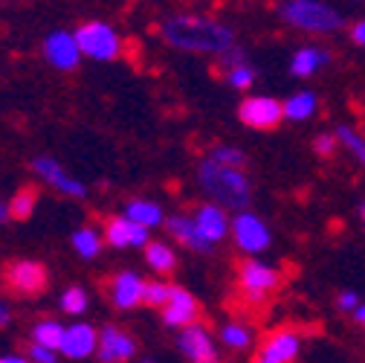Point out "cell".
I'll list each match as a JSON object with an SVG mask.
<instances>
[{
    "mask_svg": "<svg viewBox=\"0 0 365 363\" xmlns=\"http://www.w3.org/2000/svg\"><path fill=\"white\" fill-rule=\"evenodd\" d=\"M160 35L168 47L182 53H200V56L203 53L220 56L235 44V32L230 26L200 15H171L163 21Z\"/></svg>",
    "mask_w": 365,
    "mask_h": 363,
    "instance_id": "6da1fadb",
    "label": "cell"
},
{
    "mask_svg": "<svg viewBox=\"0 0 365 363\" xmlns=\"http://www.w3.org/2000/svg\"><path fill=\"white\" fill-rule=\"evenodd\" d=\"M197 184L206 198L226 209H247L252 201V184L244 174V166H223L206 157L197 166Z\"/></svg>",
    "mask_w": 365,
    "mask_h": 363,
    "instance_id": "7a4b0ae2",
    "label": "cell"
},
{
    "mask_svg": "<svg viewBox=\"0 0 365 363\" xmlns=\"http://www.w3.org/2000/svg\"><path fill=\"white\" fill-rule=\"evenodd\" d=\"M279 15L293 29H302L310 35H331L342 29V15L334 6H328L325 0H287L279 9Z\"/></svg>",
    "mask_w": 365,
    "mask_h": 363,
    "instance_id": "3957f363",
    "label": "cell"
},
{
    "mask_svg": "<svg viewBox=\"0 0 365 363\" xmlns=\"http://www.w3.org/2000/svg\"><path fill=\"white\" fill-rule=\"evenodd\" d=\"M73 35H76L78 47H81V56H90L96 61H113V59L122 56V38L116 35V29H110L102 21L81 24Z\"/></svg>",
    "mask_w": 365,
    "mask_h": 363,
    "instance_id": "277c9868",
    "label": "cell"
},
{
    "mask_svg": "<svg viewBox=\"0 0 365 363\" xmlns=\"http://www.w3.org/2000/svg\"><path fill=\"white\" fill-rule=\"evenodd\" d=\"M282 285V274L258 259H244L238 264V288L250 299H264Z\"/></svg>",
    "mask_w": 365,
    "mask_h": 363,
    "instance_id": "5b68a950",
    "label": "cell"
},
{
    "mask_svg": "<svg viewBox=\"0 0 365 363\" xmlns=\"http://www.w3.org/2000/svg\"><path fill=\"white\" fill-rule=\"evenodd\" d=\"M230 236L235 239L238 250H244L247 256H255V253H264L269 244H272V233L269 227L252 215V212H238L232 227H230Z\"/></svg>",
    "mask_w": 365,
    "mask_h": 363,
    "instance_id": "8992f818",
    "label": "cell"
},
{
    "mask_svg": "<svg viewBox=\"0 0 365 363\" xmlns=\"http://www.w3.org/2000/svg\"><path fill=\"white\" fill-rule=\"evenodd\" d=\"M238 119L255 131H272L284 119V102L269 96H247L238 108Z\"/></svg>",
    "mask_w": 365,
    "mask_h": 363,
    "instance_id": "52a82bcc",
    "label": "cell"
},
{
    "mask_svg": "<svg viewBox=\"0 0 365 363\" xmlns=\"http://www.w3.org/2000/svg\"><path fill=\"white\" fill-rule=\"evenodd\" d=\"M4 282L12 294L35 297V294H41L43 288H47V267H43L41 262H29V259L12 262L4 270Z\"/></svg>",
    "mask_w": 365,
    "mask_h": 363,
    "instance_id": "ba28073f",
    "label": "cell"
},
{
    "mask_svg": "<svg viewBox=\"0 0 365 363\" xmlns=\"http://www.w3.org/2000/svg\"><path fill=\"white\" fill-rule=\"evenodd\" d=\"M299 354H302V334L293 329H276L261 340L255 360H261V363H293Z\"/></svg>",
    "mask_w": 365,
    "mask_h": 363,
    "instance_id": "9c48e42d",
    "label": "cell"
},
{
    "mask_svg": "<svg viewBox=\"0 0 365 363\" xmlns=\"http://www.w3.org/2000/svg\"><path fill=\"white\" fill-rule=\"evenodd\" d=\"M160 314H163V323H165V326L182 329V326H192V323L200 320V302H197L186 288L171 285L168 299L163 302Z\"/></svg>",
    "mask_w": 365,
    "mask_h": 363,
    "instance_id": "30bf717a",
    "label": "cell"
},
{
    "mask_svg": "<svg viewBox=\"0 0 365 363\" xmlns=\"http://www.w3.org/2000/svg\"><path fill=\"white\" fill-rule=\"evenodd\" d=\"M105 242L110 247H145L151 242V233H148V227L143 224H136L133 218L128 215H113L105 221Z\"/></svg>",
    "mask_w": 365,
    "mask_h": 363,
    "instance_id": "8fae6325",
    "label": "cell"
},
{
    "mask_svg": "<svg viewBox=\"0 0 365 363\" xmlns=\"http://www.w3.org/2000/svg\"><path fill=\"white\" fill-rule=\"evenodd\" d=\"M177 346H180L182 357H189V360H195V363H215V360H217V346H215L212 334H209L203 326H197V323L180 329Z\"/></svg>",
    "mask_w": 365,
    "mask_h": 363,
    "instance_id": "7c38bea8",
    "label": "cell"
},
{
    "mask_svg": "<svg viewBox=\"0 0 365 363\" xmlns=\"http://www.w3.org/2000/svg\"><path fill=\"white\" fill-rule=\"evenodd\" d=\"M43 56H47V61L56 70L70 73L81 61V47H78L76 35H70V32H53L47 41H43Z\"/></svg>",
    "mask_w": 365,
    "mask_h": 363,
    "instance_id": "4fadbf2b",
    "label": "cell"
},
{
    "mask_svg": "<svg viewBox=\"0 0 365 363\" xmlns=\"http://www.w3.org/2000/svg\"><path fill=\"white\" fill-rule=\"evenodd\" d=\"M32 169L41 174V180H47L53 189H58L61 195H70V198H84L87 195V187L81 180H76L73 174H67L61 169V163H56L53 157H35Z\"/></svg>",
    "mask_w": 365,
    "mask_h": 363,
    "instance_id": "5bb4252c",
    "label": "cell"
},
{
    "mask_svg": "<svg viewBox=\"0 0 365 363\" xmlns=\"http://www.w3.org/2000/svg\"><path fill=\"white\" fill-rule=\"evenodd\" d=\"M165 230L171 233L174 242H180L186 250H195V253H212L215 244L200 233V227L192 215H171L165 218Z\"/></svg>",
    "mask_w": 365,
    "mask_h": 363,
    "instance_id": "9a60e30c",
    "label": "cell"
},
{
    "mask_svg": "<svg viewBox=\"0 0 365 363\" xmlns=\"http://www.w3.org/2000/svg\"><path fill=\"white\" fill-rule=\"evenodd\" d=\"M99 349V332L87 323H76L70 329H64V340H61V354L64 357H73V360H81V357H90Z\"/></svg>",
    "mask_w": 365,
    "mask_h": 363,
    "instance_id": "2e32d148",
    "label": "cell"
},
{
    "mask_svg": "<svg viewBox=\"0 0 365 363\" xmlns=\"http://www.w3.org/2000/svg\"><path fill=\"white\" fill-rule=\"evenodd\" d=\"M108 297L116 308L128 311V308H136V305H143V297H145V282L143 277H136L130 274V270H125V274L113 277V282L108 285Z\"/></svg>",
    "mask_w": 365,
    "mask_h": 363,
    "instance_id": "e0dca14e",
    "label": "cell"
},
{
    "mask_svg": "<svg viewBox=\"0 0 365 363\" xmlns=\"http://www.w3.org/2000/svg\"><path fill=\"white\" fill-rule=\"evenodd\" d=\"M99 357L108 363H119V360H130L136 354V340L130 334H125L122 329H105L99 334Z\"/></svg>",
    "mask_w": 365,
    "mask_h": 363,
    "instance_id": "ac0fdd59",
    "label": "cell"
},
{
    "mask_svg": "<svg viewBox=\"0 0 365 363\" xmlns=\"http://www.w3.org/2000/svg\"><path fill=\"white\" fill-rule=\"evenodd\" d=\"M195 221H197V227H200V233H203L212 244L223 242L226 233H230V227H232V221L226 218V207H220V204H215V201H212V204H203V207L197 209Z\"/></svg>",
    "mask_w": 365,
    "mask_h": 363,
    "instance_id": "d6986e66",
    "label": "cell"
},
{
    "mask_svg": "<svg viewBox=\"0 0 365 363\" xmlns=\"http://www.w3.org/2000/svg\"><path fill=\"white\" fill-rule=\"evenodd\" d=\"M331 61V53L319 50V47H302L293 59H290V73L304 79V76H313L319 67H325Z\"/></svg>",
    "mask_w": 365,
    "mask_h": 363,
    "instance_id": "ffe728a7",
    "label": "cell"
},
{
    "mask_svg": "<svg viewBox=\"0 0 365 363\" xmlns=\"http://www.w3.org/2000/svg\"><path fill=\"white\" fill-rule=\"evenodd\" d=\"M145 262H148V267L154 270L157 277H168V274H174V267H177V253L165 242H148L145 244Z\"/></svg>",
    "mask_w": 365,
    "mask_h": 363,
    "instance_id": "44dd1931",
    "label": "cell"
},
{
    "mask_svg": "<svg viewBox=\"0 0 365 363\" xmlns=\"http://www.w3.org/2000/svg\"><path fill=\"white\" fill-rule=\"evenodd\" d=\"M125 215L128 218H133L136 224H143V227H160L163 221H165V215H163V207L160 204H154V201H143V198H136V201H128V207H125Z\"/></svg>",
    "mask_w": 365,
    "mask_h": 363,
    "instance_id": "7402d4cb",
    "label": "cell"
},
{
    "mask_svg": "<svg viewBox=\"0 0 365 363\" xmlns=\"http://www.w3.org/2000/svg\"><path fill=\"white\" fill-rule=\"evenodd\" d=\"M316 108H319L316 94H313V90H302V94H293V96L284 102V119H290V122H304V119H310V116L316 114Z\"/></svg>",
    "mask_w": 365,
    "mask_h": 363,
    "instance_id": "603a6c76",
    "label": "cell"
},
{
    "mask_svg": "<svg viewBox=\"0 0 365 363\" xmlns=\"http://www.w3.org/2000/svg\"><path fill=\"white\" fill-rule=\"evenodd\" d=\"M73 247L81 259H96L102 250V236L93 230V227H78L73 233Z\"/></svg>",
    "mask_w": 365,
    "mask_h": 363,
    "instance_id": "cb8c5ba5",
    "label": "cell"
},
{
    "mask_svg": "<svg viewBox=\"0 0 365 363\" xmlns=\"http://www.w3.org/2000/svg\"><path fill=\"white\" fill-rule=\"evenodd\" d=\"M61 340H64V326L61 323H56V320L35 323L32 343H41V346H47V349H61Z\"/></svg>",
    "mask_w": 365,
    "mask_h": 363,
    "instance_id": "d4e9b609",
    "label": "cell"
},
{
    "mask_svg": "<svg viewBox=\"0 0 365 363\" xmlns=\"http://www.w3.org/2000/svg\"><path fill=\"white\" fill-rule=\"evenodd\" d=\"M220 340H223L226 349H232V352H247V349H252V332H250L247 326H241V323H226V326L220 329Z\"/></svg>",
    "mask_w": 365,
    "mask_h": 363,
    "instance_id": "484cf974",
    "label": "cell"
},
{
    "mask_svg": "<svg viewBox=\"0 0 365 363\" xmlns=\"http://www.w3.org/2000/svg\"><path fill=\"white\" fill-rule=\"evenodd\" d=\"M35 204H38V189H35V187H24V189H18V192L12 195V201H9V218H15V221H26V218L32 215Z\"/></svg>",
    "mask_w": 365,
    "mask_h": 363,
    "instance_id": "4316f807",
    "label": "cell"
},
{
    "mask_svg": "<svg viewBox=\"0 0 365 363\" xmlns=\"http://www.w3.org/2000/svg\"><path fill=\"white\" fill-rule=\"evenodd\" d=\"M336 140L342 143V149L351 151V157H354L359 166H365V137H362L359 131H354L351 125H339V128H336Z\"/></svg>",
    "mask_w": 365,
    "mask_h": 363,
    "instance_id": "83f0119b",
    "label": "cell"
},
{
    "mask_svg": "<svg viewBox=\"0 0 365 363\" xmlns=\"http://www.w3.org/2000/svg\"><path fill=\"white\" fill-rule=\"evenodd\" d=\"M226 81H230L235 90H250L252 81H255V70L244 61V64H238V67H230V70H226Z\"/></svg>",
    "mask_w": 365,
    "mask_h": 363,
    "instance_id": "f1b7e54d",
    "label": "cell"
},
{
    "mask_svg": "<svg viewBox=\"0 0 365 363\" xmlns=\"http://www.w3.org/2000/svg\"><path fill=\"white\" fill-rule=\"evenodd\" d=\"M209 157H212V160H217V163H223V166H244V163H247L244 151H241V149H235V146H215Z\"/></svg>",
    "mask_w": 365,
    "mask_h": 363,
    "instance_id": "f546056e",
    "label": "cell"
},
{
    "mask_svg": "<svg viewBox=\"0 0 365 363\" xmlns=\"http://www.w3.org/2000/svg\"><path fill=\"white\" fill-rule=\"evenodd\" d=\"M168 291H171V285H165V282H145V297H143V305L163 308V302L168 299Z\"/></svg>",
    "mask_w": 365,
    "mask_h": 363,
    "instance_id": "4dcf8cb0",
    "label": "cell"
},
{
    "mask_svg": "<svg viewBox=\"0 0 365 363\" xmlns=\"http://www.w3.org/2000/svg\"><path fill=\"white\" fill-rule=\"evenodd\" d=\"M61 308L67 311V314H81L84 308H87V294L81 291V288H67L64 291V297H61Z\"/></svg>",
    "mask_w": 365,
    "mask_h": 363,
    "instance_id": "1f68e13d",
    "label": "cell"
},
{
    "mask_svg": "<svg viewBox=\"0 0 365 363\" xmlns=\"http://www.w3.org/2000/svg\"><path fill=\"white\" fill-rule=\"evenodd\" d=\"M336 149H339L336 134H319V137L313 140V151H316L319 157H325V160H331V157L336 154Z\"/></svg>",
    "mask_w": 365,
    "mask_h": 363,
    "instance_id": "d6a6232c",
    "label": "cell"
},
{
    "mask_svg": "<svg viewBox=\"0 0 365 363\" xmlns=\"http://www.w3.org/2000/svg\"><path fill=\"white\" fill-rule=\"evenodd\" d=\"M29 357L38 360V363H56V360H58V352L41 346V343H32V346H29Z\"/></svg>",
    "mask_w": 365,
    "mask_h": 363,
    "instance_id": "836d02e7",
    "label": "cell"
},
{
    "mask_svg": "<svg viewBox=\"0 0 365 363\" xmlns=\"http://www.w3.org/2000/svg\"><path fill=\"white\" fill-rule=\"evenodd\" d=\"M336 305H339V311H351V314H354V308L359 305V297H356L354 291H342V294L336 297Z\"/></svg>",
    "mask_w": 365,
    "mask_h": 363,
    "instance_id": "e575fe53",
    "label": "cell"
},
{
    "mask_svg": "<svg viewBox=\"0 0 365 363\" xmlns=\"http://www.w3.org/2000/svg\"><path fill=\"white\" fill-rule=\"evenodd\" d=\"M351 41L356 44V47H365V21H356L351 26Z\"/></svg>",
    "mask_w": 365,
    "mask_h": 363,
    "instance_id": "d590c367",
    "label": "cell"
},
{
    "mask_svg": "<svg viewBox=\"0 0 365 363\" xmlns=\"http://www.w3.org/2000/svg\"><path fill=\"white\" fill-rule=\"evenodd\" d=\"M354 320H356V326L365 329V302H359V305L354 308Z\"/></svg>",
    "mask_w": 365,
    "mask_h": 363,
    "instance_id": "8d00e7d4",
    "label": "cell"
},
{
    "mask_svg": "<svg viewBox=\"0 0 365 363\" xmlns=\"http://www.w3.org/2000/svg\"><path fill=\"white\" fill-rule=\"evenodd\" d=\"M9 317H12V314H9V308H6L4 302H0V329H4V326L9 323Z\"/></svg>",
    "mask_w": 365,
    "mask_h": 363,
    "instance_id": "74e56055",
    "label": "cell"
},
{
    "mask_svg": "<svg viewBox=\"0 0 365 363\" xmlns=\"http://www.w3.org/2000/svg\"><path fill=\"white\" fill-rule=\"evenodd\" d=\"M26 357L24 354H6V357H0V363H24Z\"/></svg>",
    "mask_w": 365,
    "mask_h": 363,
    "instance_id": "f35d334b",
    "label": "cell"
},
{
    "mask_svg": "<svg viewBox=\"0 0 365 363\" xmlns=\"http://www.w3.org/2000/svg\"><path fill=\"white\" fill-rule=\"evenodd\" d=\"M9 218V204H0V224Z\"/></svg>",
    "mask_w": 365,
    "mask_h": 363,
    "instance_id": "ab89813d",
    "label": "cell"
},
{
    "mask_svg": "<svg viewBox=\"0 0 365 363\" xmlns=\"http://www.w3.org/2000/svg\"><path fill=\"white\" fill-rule=\"evenodd\" d=\"M362 221H365V207H362Z\"/></svg>",
    "mask_w": 365,
    "mask_h": 363,
    "instance_id": "60d3db41",
    "label": "cell"
},
{
    "mask_svg": "<svg viewBox=\"0 0 365 363\" xmlns=\"http://www.w3.org/2000/svg\"><path fill=\"white\" fill-rule=\"evenodd\" d=\"M356 4H365V0H356Z\"/></svg>",
    "mask_w": 365,
    "mask_h": 363,
    "instance_id": "b9f144b4",
    "label": "cell"
}]
</instances>
